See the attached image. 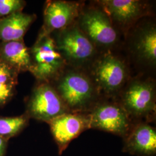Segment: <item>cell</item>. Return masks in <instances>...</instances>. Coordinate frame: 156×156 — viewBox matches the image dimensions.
Segmentation results:
<instances>
[{"label": "cell", "mask_w": 156, "mask_h": 156, "mask_svg": "<svg viewBox=\"0 0 156 156\" xmlns=\"http://www.w3.org/2000/svg\"><path fill=\"white\" fill-rule=\"evenodd\" d=\"M49 124L58 154L62 155L73 140L90 128L89 114L69 112L54 119Z\"/></svg>", "instance_id": "9c48e42d"}, {"label": "cell", "mask_w": 156, "mask_h": 156, "mask_svg": "<svg viewBox=\"0 0 156 156\" xmlns=\"http://www.w3.org/2000/svg\"><path fill=\"white\" fill-rule=\"evenodd\" d=\"M56 91L71 112L88 113L100 101L92 79L80 69H64L57 77Z\"/></svg>", "instance_id": "6da1fadb"}, {"label": "cell", "mask_w": 156, "mask_h": 156, "mask_svg": "<svg viewBox=\"0 0 156 156\" xmlns=\"http://www.w3.org/2000/svg\"><path fill=\"white\" fill-rule=\"evenodd\" d=\"M27 113L15 117L0 116V136L7 140L20 133L28 123Z\"/></svg>", "instance_id": "2e32d148"}, {"label": "cell", "mask_w": 156, "mask_h": 156, "mask_svg": "<svg viewBox=\"0 0 156 156\" xmlns=\"http://www.w3.org/2000/svg\"><path fill=\"white\" fill-rule=\"evenodd\" d=\"M123 140L124 152L138 156L156 155V128L148 123H133Z\"/></svg>", "instance_id": "30bf717a"}, {"label": "cell", "mask_w": 156, "mask_h": 156, "mask_svg": "<svg viewBox=\"0 0 156 156\" xmlns=\"http://www.w3.org/2000/svg\"><path fill=\"white\" fill-rule=\"evenodd\" d=\"M11 77V71L9 66L4 63H0V83H8Z\"/></svg>", "instance_id": "d6986e66"}, {"label": "cell", "mask_w": 156, "mask_h": 156, "mask_svg": "<svg viewBox=\"0 0 156 156\" xmlns=\"http://www.w3.org/2000/svg\"><path fill=\"white\" fill-rule=\"evenodd\" d=\"M132 51L137 60L143 64L155 67L156 62V28L153 23L140 26L134 34Z\"/></svg>", "instance_id": "4fadbf2b"}, {"label": "cell", "mask_w": 156, "mask_h": 156, "mask_svg": "<svg viewBox=\"0 0 156 156\" xmlns=\"http://www.w3.org/2000/svg\"><path fill=\"white\" fill-rule=\"evenodd\" d=\"M56 89L43 83L36 87L27 105V115L39 121L49 123L52 120L69 112Z\"/></svg>", "instance_id": "ba28073f"}, {"label": "cell", "mask_w": 156, "mask_h": 156, "mask_svg": "<svg viewBox=\"0 0 156 156\" xmlns=\"http://www.w3.org/2000/svg\"><path fill=\"white\" fill-rule=\"evenodd\" d=\"M91 66L92 80L97 88L108 95L117 94L128 79V68L126 63L112 54H105L95 59Z\"/></svg>", "instance_id": "8992f818"}, {"label": "cell", "mask_w": 156, "mask_h": 156, "mask_svg": "<svg viewBox=\"0 0 156 156\" xmlns=\"http://www.w3.org/2000/svg\"><path fill=\"white\" fill-rule=\"evenodd\" d=\"M30 52V71L38 79L48 80L57 78L66 69L67 64L50 34L44 31L40 34Z\"/></svg>", "instance_id": "3957f363"}, {"label": "cell", "mask_w": 156, "mask_h": 156, "mask_svg": "<svg viewBox=\"0 0 156 156\" xmlns=\"http://www.w3.org/2000/svg\"><path fill=\"white\" fill-rule=\"evenodd\" d=\"M76 24L95 48L108 49L116 46L119 36L103 9L91 8L80 12Z\"/></svg>", "instance_id": "277c9868"}, {"label": "cell", "mask_w": 156, "mask_h": 156, "mask_svg": "<svg viewBox=\"0 0 156 156\" xmlns=\"http://www.w3.org/2000/svg\"><path fill=\"white\" fill-rule=\"evenodd\" d=\"M24 5V2L20 0H0V17L21 11Z\"/></svg>", "instance_id": "e0dca14e"}, {"label": "cell", "mask_w": 156, "mask_h": 156, "mask_svg": "<svg viewBox=\"0 0 156 156\" xmlns=\"http://www.w3.org/2000/svg\"><path fill=\"white\" fill-rule=\"evenodd\" d=\"M6 62L19 71H30L31 66L30 52L22 41L7 42L2 49Z\"/></svg>", "instance_id": "9a60e30c"}, {"label": "cell", "mask_w": 156, "mask_h": 156, "mask_svg": "<svg viewBox=\"0 0 156 156\" xmlns=\"http://www.w3.org/2000/svg\"><path fill=\"white\" fill-rule=\"evenodd\" d=\"M90 128L106 131L124 138L132 119L119 102L99 101L89 112Z\"/></svg>", "instance_id": "52a82bcc"}, {"label": "cell", "mask_w": 156, "mask_h": 156, "mask_svg": "<svg viewBox=\"0 0 156 156\" xmlns=\"http://www.w3.org/2000/svg\"><path fill=\"white\" fill-rule=\"evenodd\" d=\"M12 93V84L9 82L0 83V105H4L8 100Z\"/></svg>", "instance_id": "ac0fdd59"}, {"label": "cell", "mask_w": 156, "mask_h": 156, "mask_svg": "<svg viewBox=\"0 0 156 156\" xmlns=\"http://www.w3.org/2000/svg\"><path fill=\"white\" fill-rule=\"evenodd\" d=\"M131 119L150 120L156 112V89L150 80L135 79L128 83L119 102Z\"/></svg>", "instance_id": "5b68a950"}, {"label": "cell", "mask_w": 156, "mask_h": 156, "mask_svg": "<svg viewBox=\"0 0 156 156\" xmlns=\"http://www.w3.org/2000/svg\"><path fill=\"white\" fill-rule=\"evenodd\" d=\"M98 2L111 21L123 27L131 26L147 12L145 3L138 0H102Z\"/></svg>", "instance_id": "7c38bea8"}, {"label": "cell", "mask_w": 156, "mask_h": 156, "mask_svg": "<svg viewBox=\"0 0 156 156\" xmlns=\"http://www.w3.org/2000/svg\"><path fill=\"white\" fill-rule=\"evenodd\" d=\"M80 4L76 2L53 1L49 2L44 10V30L50 34L60 31L75 22L80 12Z\"/></svg>", "instance_id": "8fae6325"}, {"label": "cell", "mask_w": 156, "mask_h": 156, "mask_svg": "<svg viewBox=\"0 0 156 156\" xmlns=\"http://www.w3.org/2000/svg\"><path fill=\"white\" fill-rule=\"evenodd\" d=\"M57 49L67 65L82 69L95 61L97 48L79 28L76 22L58 31L54 39Z\"/></svg>", "instance_id": "7a4b0ae2"}, {"label": "cell", "mask_w": 156, "mask_h": 156, "mask_svg": "<svg viewBox=\"0 0 156 156\" xmlns=\"http://www.w3.org/2000/svg\"><path fill=\"white\" fill-rule=\"evenodd\" d=\"M9 140L0 136V156H5Z\"/></svg>", "instance_id": "ffe728a7"}, {"label": "cell", "mask_w": 156, "mask_h": 156, "mask_svg": "<svg viewBox=\"0 0 156 156\" xmlns=\"http://www.w3.org/2000/svg\"><path fill=\"white\" fill-rule=\"evenodd\" d=\"M34 18L19 11L0 19V39L6 42L22 41Z\"/></svg>", "instance_id": "5bb4252c"}]
</instances>
